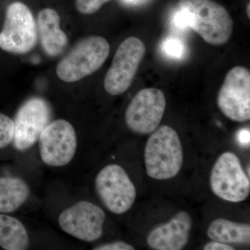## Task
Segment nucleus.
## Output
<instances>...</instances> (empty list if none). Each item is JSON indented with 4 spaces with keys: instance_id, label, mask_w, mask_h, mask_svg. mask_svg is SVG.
<instances>
[{
    "instance_id": "1",
    "label": "nucleus",
    "mask_w": 250,
    "mask_h": 250,
    "mask_svg": "<svg viewBox=\"0 0 250 250\" xmlns=\"http://www.w3.org/2000/svg\"><path fill=\"white\" fill-rule=\"evenodd\" d=\"M177 7L187 14L188 27L207 43L222 45L231 39L233 20L221 4L212 0H179Z\"/></svg>"
},
{
    "instance_id": "2",
    "label": "nucleus",
    "mask_w": 250,
    "mask_h": 250,
    "mask_svg": "<svg viewBox=\"0 0 250 250\" xmlns=\"http://www.w3.org/2000/svg\"><path fill=\"white\" fill-rule=\"evenodd\" d=\"M182 143L177 131L164 125L153 131L145 149L146 172L156 180L176 177L183 165Z\"/></svg>"
},
{
    "instance_id": "3",
    "label": "nucleus",
    "mask_w": 250,
    "mask_h": 250,
    "mask_svg": "<svg viewBox=\"0 0 250 250\" xmlns=\"http://www.w3.org/2000/svg\"><path fill=\"white\" fill-rule=\"evenodd\" d=\"M110 45L102 36H90L81 41L59 62L57 76L67 83L76 82L98 71L107 59Z\"/></svg>"
},
{
    "instance_id": "4",
    "label": "nucleus",
    "mask_w": 250,
    "mask_h": 250,
    "mask_svg": "<svg viewBox=\"0 0 250 250\" xmlns=\"http://www.w3.org/2000/svg\"><path fill=\"white\" fill-rule=\"evenodd\" d=\"M36 42V22L29 7L21 1L8 5L0 29V49L9 54H27Z\"/></svg>"
},
{
    "instance_id": "5",
    "label": "nucleus",
    "mask_w": 250,
    "mask_h": 250,
    "mask_svg": "<svg viewBox=\"0 0 250 250\" xmlns=\"http://www.w3.org/2000/svg\"><path fill=\"white\" fill-rule=\"evenodd\" d=\"M210 186L213 193L225 201L238 203L249 196V177L234 153L225 152L219 156L210 172Z\"/></svg>"
},
{
    "instance_id": "6",
    "label": "nucleus",
    "mask_w": 250,
    "mask_h": 250,
    "mask_svg": "<svg viewBox=\"0 0 250 250\" xmlns=\"http://www.w3.org/2000/svg\"><path fill=\"white\" fill-rule=\"evenodd\" d=\"M146 53V45L139 38L131 36L123 41L105 76L106 93L116 96L129 89Z\"/></svg>"
},
{
    "instance_id": "7",
    "label": "nucleus",
    "mask_w": 250,
    "mask_h": 250,
    "mask_svg": "<svg viewBox=\"0 0 250 250\" xmlns=\"http://www.w3.org/2000/svg\"><path fill=\"white\" fill-rule=\"evenodd\" d=\"M95 188L104 205L115 214L127 212L136 200L134 184L125 169L117 164L106 166L99 172Z\"/></svg>"
},
{
    "instance_id": "8",
    "label": "nucleus",
    "mask_w": 250,
    "mask_h": 250,
    "mask_svg": "<svg viewBox=\"0 0 250 250\" xmlns=\"http://www.w3.org/2000/svg\"><path fill=\"white\" fill-rule=\"evenodd\" d=\"M219 109L231 121L244 123L250 119V72L236 66L225 76L218 92Z\"/></svg>"
},
{
    "instance_id": "9",
    "label": "nucleus",
    "mask_w": 250,
    "mask_h": 250,
    "mask_svg": "<svg viewBox=\"0 0 250 250\" xmlns=\"http://www.w3.org/2000/svg\"><path fill=\"white\" fill-rule=\"evenodd\" d=\"M166 106L165 95L161 90L154 88L141 90L126 108V124L136 134H151L159 127Z\"/></svg>"
},
{
    "instance_id": "10",
    "label": "nucleus",
    "mask_w": 250,
    "mask_h": 250,
    "mask_svg": "<svg viewBox=\"0 0 250 250\" xmlns=\"http://www.w3.org/2000/svg\"><path fill=\"white\" fill-rule=\"evenodd\" d=\"M41 159L47 165L62 167L70 164L77 147V134L72 125L65 120L49 123L39 137Z\"/></svg>"
},
{
    "instance_id": "11",
    "label": "nucleus",
    "mask_w": 250,
    "mask_h": 250,
    "mask_svg": "<svg viewBox=\"0 0 250 250\" xmlns=\"http://www.w3.org/2000/svg\"><path fill=\"white\" fill-rule=\"evenodd\" d=\"M106 220L98 206L87 201L77 202L62 212L59 224L62 231L77 239L93 242L101 238Z\"/></svg>"
},
{
    "instance_id": "12",
    "label": "nucleus",
    "mask_w": 250,
    "mask_h": 250,
    "mask_svg": "<svg viewBox=\"0 0 250 250\" xmlns=\"http://www.w3.org/2000/svg\"><path fill=\"white\" fill-rule=\"evenodd\" d=\"M51 118V108L43 99L31 98L18 110L14 122V142L18 151L27 150L37 142Z\"/></svg>"
},
{
    "instance_id": "13",
    "label": "nucleus",
    "mask_w": 250,
    "mask_h": 250,
    "mask_svg": "<svg viewBox=\"0 0 250 250\" xmlns=\"http://www.w3.org/2000/svg\"><path fill=\"white\" fill-rule=\"evenodd\" d=\"M191 216L187 211L174 215L170 221L159 225L149 233L147 243L156 250H181L187 246L191 231Z\"/></svg>"
},
{
    "instance_id": "14",
    "label": "nucleus",
    "mask_w": 250,
    "mask_h": 250,
    "mask_svg": "<svg viewBox=\"0 0 250 250\" xmlns=\"http://www.w3.org/2000/svg\"><path fill=\"white\" fill-rule=\"evenodd\" d=\"M60 24V16L55 10L46 8L41 10L38 16L41 45L50 57L60 55L67 47L68 40Z\"/></svg>"
},
{
    "instance_id": "15",
    "label": "nucleus",
    "mask_w": 250,
    "mask_h": 250,
    "mask_svg": "<svg viewBox=\"0 0 250 250\" xmlns=\"http://www.w3.org/2000/svg\"><path fill=\"white\" fill-rule=\"evenodd\" d=\"M207 233L208 238L213 241L243 246L250 243L249 224L233 223L227 219H215L210 223Z\"/></svg>"
},
{
    "instance_id": "16",
    "label": "nucleus",
    "mask_w": 250,
    "mask_h": 250,
    "mask_svg": "<svg viewBox=\"0 0 250 250\" xmlns=\"http://www.w3.org/2000/svg\"><path fill=\"white\" fill-rule=\"evenodd\" d=\"M30 195V188L22 179L0 177V213H13L18 209Z\"/></svg>"
},
{
    "instance_id": "17",
    "label": "nucleus",
    "mask_w": 250,
    "mask_h": 250,
    "mask_svg": "<svg viewBox=\"0 0 250 250\" xmlns=\"http://www.w3.org/2000/svg\"><path fill=\"white\" fill-rule=\"evenodd\" d=\"M29 245L24 225L17 218L0 213V246L6 250H24Z\"/></svg>"
},
{
    "instance_id": "18",
    "label": "nucleus",
    "mask_w": 250,
    "mask_h": 250,
    "mask_svg": "<svg viewBox=\"0 0 250 250\" xmlns=\"http://www.w3.org/2000/svg\"><path fill=\"white\" fill-rule=\"evenodd\" d=\"M14 122L9 116L0 113V149L7 147L14 141Z\"/></svg>"
},
{
    "instance_id": "19",
    "label": "nucleus",
    "mask_w": 250,
    "mask_h": 250,
    "mask_svg": "<svg viewBox=\"0 0 250 250\" xmlns=\"http://www.w3.org/2000/svg\"><path fill=\"white\" fill-rule=\"evenodd\" d=\"M111 0H75L77 11L82 14L91 15L98 12L102 6Z\"/></svg>"
},
{
    "instance_id": "20",
    "label": "nucleus",
    "mask_w": 250,
    "mask_h": 250,
    "mask_svg": "<svg viewBox=\"0 0 250 250\" xmlns=\"http://www.w3.org/2000/svg\"><path fill=\"white\" fill-rule=\"evenodd\" d=\"M164 50L167 55L174 58H180L184 52L183 42L177 39H167L164 42Z\"/></svg>"
},
{
    "instance_id": "21",
    "label": "nucleus",
    "mask_w": 250,
    "mask_h": 250,
    "mask_svg": "<svg viewBox=\"0 0 250 250\" xmlns=\"http://www.w3.org/2000/svg\"><path fill=\"white\" fill-rule=\"evenodd\" d=\"M94 250H134V246L124 241H116L101 245L93 248Z\"/></svg>"
},
{
    "instance_id": "22",
    "label": "nucleus",
    "mask_w": 250,
    "mask_h": 250,
    "mask_svg": "<svg viewBox=\"0 0 250 250\" xmlns=\"http://www.w3.org/2000/svg\"><path fill=\"white\" fill-rule=\"evenodd\" d=\"M205 250H234L233 247L221 242L212 241L204 247Z\"/></svg>"
},
{
    "instance_id": "23",
    "label": "nucleus",
    "mask_w": 250,
    "mask_h": 250,
    "mask_svg": "<svg viewBox=\"0 0 250 250\" xmlns=\"http://www.w3.org/2000/svg\"><path fill=\"white\" fill-rule=\"evenodd\" d=\"M250 131L249 130L243 129L240 131L239 135H238V141L241 143L242 145L244 146H248V143L249 144V138H250Z\"/></svg>"
},
{
    "instance_id": "24",
    "label": "nucleus",
    "mask_w": 250,
    "mask_h": 250,
    "mask_svg": "<svg viewBox=\"0 0 250 250\" xmlns=\"http://www.w3.org/2000/svg\"><path fill=\"white\" fill-rule=\"evenodd\" d=\"M250 3H248V6H247V15H248V18H250Z\"/></svg>"
},
{
    "instance_id": "25",
    "label": "nucleus",
    "mask_w": 250,
    "mask_h": 250,
    "mask_svg": "<svg viewBox=\"0 0 250 250\" xmlns=\"http://www.w3.org/2000/svg\"><path fill=\"white\" fill-rule=\"evenodd\" d=\"M129 1H134V0H129Z\"/></svg>"
}]
</instances>
